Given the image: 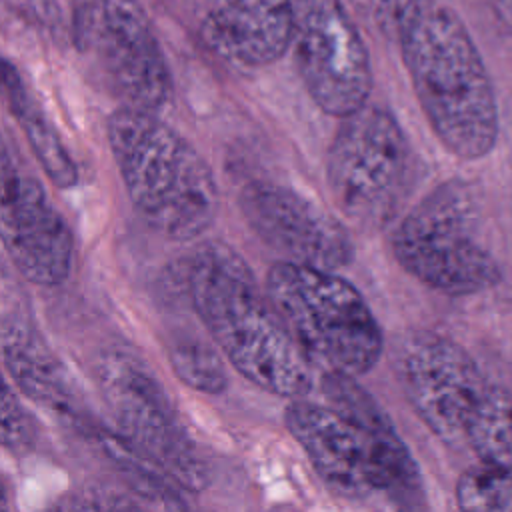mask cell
Instances as JSON below:
<instances>
[{
    "mask_svg": "<svg viewBox=\"0 0 512 512\" xmlns=\"http://www.w3.org/2000/svg\"><path fill=\"white\" fill-rule=\"evenodd\" d=\"M14 8L24 12L28 18L44 24L54 26L58 20V10L52 0H8Z\"/></svg>",
    "mask_w": 512,
    "mask_h": 512,
    "instance_id": "cell-23",
    "label": "cell"
},
{
    "mask_svg": "<svg viewBox=\"0 0 512 512\" xmlns=\"http://www.w3.org/2000/svg\"><path fill=\"white\" fill-rule=\"evenodd\" d=\"M498 24L512 34V0H488Z\"/></svg>",
    "mask_w": 512,
    "mask_h": 512,
    "instance_id": "cell-25",
    "label": "cell"
},
{
    "mask_svg": "<svg viewBox=\"0 0 512 512\" xmlns=\"http://www.w3.org/2000/svg\"><path fill=\"white\" fill-rule=\"evenodd\" d=\"M106 130L128 198L152 230L186 242L214 224L216 178L182 134L130 106L112 112Z\"/></svg>",
    "mask_w": 512,
    "mask_h": 512,
    "instance_id": "cell-4",
    "label": "cell"
},
{
    "mask_svg": "<svg viewBox=\"0 0 512 512\" xmlns=\"http://www.w3.org/2000/svg\"><path fill=\"white\" fill-rule=\"evenodd\" d=\"M392 252L410 276L452 296L486 290L502 276L480 240L472 192L460 182L438 186L398 222Z\"/></svg>",
    "mask_w": 512,
    "mask_h": 512,
    "instance_id": "cell-6",
    "label": "cell"
},
{
    "mask_svg": "<svg viewBox=\"0 0 512 512\" xmlns=\"http://www.w3.org/2000/svg\"><path fill=\"white\" fill-rule=\"evenodd\" d=\"M2 446L12 454H24L34 446V422L10 384L2 386Z\"/></svg>",
    "mask_w": 512,
    "mask_h": 512,
    "instance_id": "cell-21",
    "label": "cell"
},
{
    "mask_svg": "<svg viewBox=\"0 0 512 512\" xmlns=\"http://www.w3.org/2000/svg\"><path fill=\"white\" fill-rule=\"evenodd\" d=\"M2 360L22 394L72 426H92L60 360L40 332L16 314L2 320Z\"/></svg>",
    "mask_w": 512,
    "mask_h": 512,
    "instance_id": "cell-15",
    "label": "cell"
},
{
    "mask_svg": "<svg viewBox=\"0 0 512 512\" xmlns=\"http://www.w3.org/2000/svg\"><path fill=\"white\" fill-rule=\"evenodd\" d=\"M398 358L402 388L420 420L446 444L464 442L490 388L472 356L448 336L414 332Z\"/></svg>",
    "mask_w": 512,
    "mask_h": 512,
    "instance_id": "cell-11",
    "label": "cell"
},
{
    "mask_svg": "<svg viewBox=\"0 0 512 512\" xmlns=\"http://www.w3.org/2000/svg\"><path fill=\"white\" fill-rule=\"evenodd\" d=\"M290 46L298 74L322 112L346 118L368 104L370 54L342 0H292Z\"/></svg>",
    "mask_w": 512,
    "mask_h": 512,
    "instance_id": "cell-10",
    "label": "cell"
},
{
    "mask_svg": "<svg viewBox=\"0 0 512 512\" xmlns=\"http://www.w3.org/2000/svg\"><path fill=\"white\" fill-rule=\"evenodd\" d=\"M186 284L198 318L246 380L294 400L312 390L314 366L240 254L220 242L198 246L188 262Z\"/></svg>",
    "mask_w": 512,
    "mask_h": 512,
    "instance_id": "cell-2",
    "label": "cell"
},
{
    "mask_svg": "<svg viewBox=\"0 0 512 512\" xmlns=\"http://www.w3.org/2000/svg\"><path fill=\"white\" fill-rule=\"evenodd\" d=\"M72 30L76 46L126 106L152 114L164 108L172 80L138 0H78Z\"/></svg>",
    "mask_w": 512,
    "mask_h": 512,
    "instance_id": "cell-9",
    "label": "cell"
},
{
    "mask_svg": "<svg viewBox=\"0 0 512 512\" xmlns=\"http://www.w3.org/2000/svg\"><path fill=\"white\" fill-rule=\"evenodd\" d=\"M104 494H106V502H108L110 512H152L140 500H136L134 496H128L120 490L104 488Z\"/></svg>",
    "mask_w": 512,
    "mask_h": 512,
    "instance_id": "cell-24",
    "label": "cell"
},
{
    "mask_svg": "<svg viewBox=\"0 0 512 512\" xmlns=\"http://www.w3.org/2000/svg\"><path fill=\"white\" fill-rule=\"evenodd\" d=\"M204 36L236 66H268L290 46L292 0H208Z\"/></svg>",
    "mask_w": 512,
    "mask_h": 512,
    "instance_id": "cell-14",
    "label": "cell"
},
{
    "mask_svg": "<svg viewBox=\"0 0 512 512\" xmlns=\"http://www.w3.org/2000/svg\"><path fill=\"white\" fill-rule=\"evenodd\" d=\"M464 442L482 464L512 470V394L508 390L490 384L470 420Z\"/></svg>",
    "mask_w": 512,
    "mask_h": 512,
    "instance_id": "cell-17",
    "label": "cell"
},
{
    "mask_svg": "<svg viewBox=\"0 0 512 512\" xmlns=\"http://www.w3.org/2000/svg\"><path fill=\"white\" fill-rule=\"evenodd\" d=\"M266 296L290 336L322 374L362 376L382 354V330L364 296L334 270L276 262Z\"/></svg>",
    "mask_w": 512,
    "mask_h": 512,
    "instance_id": "cell-5",
    "label": "cell"
},
{
    "mask_svg": "<svg viewBox=\"0 0 512 512\" xmlns=\"http://www.w3.org/2000/svg\"><path fill=\"white\" fill-rule=\"evenodd\" d=\"M46 512H110L104 488H86L58 498Z\"/></svg>",
    "mask_w": 512,
    "mask_h": 512,
    "instance_id": "cell-22",
    "label": "cell"
},
{
    "mask_svg": "<svg viewBox=\"0 0 512 512\" xmlns=\"http://www.w3.org/2000/svg\"><path fill=\"white\" fill-rule=\"evenodd\" d=\"M238 204L254 234L288 262L336 272L354 258L346 228L290 186L254 180L242 188Z\"/></svg>",
    "mask_w": 512,
    "mask_h": 512,
    "instance_id": "cell-12",
    "label": "cell"
},
{
    "mask_svg": "<svg viewBox=\"0 0 512 512\" xmlns=\"http://www.w3.org/2000/svg\"><path fill=\"white\" fill-rule=\"evenodd\" d=\"M412 150L394 114L366 104L342 118L326 156L328 190L340 212L380 228L398 212L410 184Z\"/></svg>",
    "mask_w": 512,
    "mask_h": 512,
    "instance_id": "cell-7",
    "label": "cell"
},
{
    "mask_svg": "<svg viewBox=\"0 0 512 512\" xmlns=\"http://www.w3.org/2000/svg\"><path fill=\"white\" fill-rule=\"evenodd\" d=\"M168 360L174 374L198 392L220 394L226 388L228 376L220 354L196 336L174 338L168 346Z\"/></svg>",
    "mask_w": 512,
    "mask_h": 512,
    "instance_id": "cell-18",
    "label": "cell"
},
{
    "mask_svg": "<svg viewBox=\"0 0 512 512\" xmlns=\"http://www.w3.org/2000/svg\"><path fill=\"white\" fill-rule=\"evenodd\" d=\"M460 512H512V470L480 464L456 482Z\"/></svg>",
    "mask_w": 512,
    "mask_h": 512,
    "instance_id": "cell-19",
    "label": "cell"
},
{
    "mask_svg": "<svg viewBox=\"0 0 512 512\" xmlns=\"http://www.w3.org/2000/svg\"><path fill=\"white\" fill-rule=\"evenodd\" d=\"M328 404L294 400L284 422L318 476L340 496L384 494L394 512H428L422 474L376 400L344 374H322Z\"/></svg>",
    "mask_w": 512,
    "mask_h": 512,
    "instance_id": "cell-1",
    "label": "cell"
},
{
    "mask_svg": "<svg viewBox=\"0 0 512 512\" xmlns=\"http://www.w3.org/2000/svg\"><path fill=\"white\" fill-rule=\"evenodd\" d=\"M4 98L8 102L10 112L18 118V124L48 178L58 188H70L78 182V168L70 158L68 150L58 138V132L48 122L42 108L26 90L18 70L6 60L2 72Z\"/></svg>",
    "mask_w": 512,
    "mask_h": 512,
    "instance_id": "cell-16",
    "label": "cell"
},
{
    "mask_svg": "<svg viewBox=\"0 0 512 512\" xmlns=\"http://www.w3.org/2000/svg\"><path fill=\"white\" fill-rule=\"evenodd\" d=\"M0 234L16 270L32 284H62L72 268L74 240L40 182L2 152Z\"/></svg>",
    "mask_w": 512,
    "mask_h": 512,
    "instance_id": "cell-13",
    "label": "cell"
},
{
    "mask_svg": "<svg viewBox=\"0 0 512 512\" xmlns=\"http://www.w3.org/2000/svg\"><path fill=\"white\" fill-rule=\"evenodd\" d=\"M420 0H348L352 10L380 36L398 40Z\"/></svg>",
    "mask_w": 512,
    "mask_h": 512,
    "instance_id": "cell-20",
    "label": "cell"
},
{
    "mask_svg": "<svg viewBox=\"0 0 512 512\" xmlns=\"http://www.w3.org/2000/svg\"><path fill=\"white\" fill-rule=\"evenodd\" d=\"M398 42L440 142L462 160L486 156L498 138V108L488 70L462 20L438 0H420Z\"/></svg>",
    "mask_w": 512,
    "mask_h": 512,
    "instance_id": "cell-3",
    "label": "cell"
},
{
    "mask_svg": "<svg viewBox=\"0 0 512 512\" xmlns=\"http://www.w3.org/2000/svg\"><path fill=\"white\" fill-rule=\"evenodd\" d=\"M96 380L122 436L178 486L202 490L206 466L146 362L124 346H112L98 356Z\"/></svg>",
    "mask_w": 512,
    "mask_h": 512,
    "instance_id": "cell-8",
    "label": "cell"
}]
</instances>
